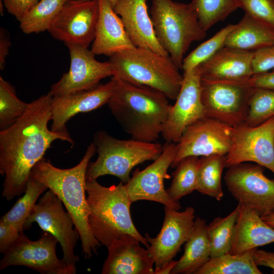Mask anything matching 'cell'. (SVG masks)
I'll list each match as a JSON object with an SVG mask.
<instances>
[{"instance_id": "6da1fadb", "label": "cell", "mask_w": 274, "mask_h": 274, "mask_svg": "<svg viewBox=\"0 0 274 274\" xmlns=\"http://www.w3.org/2000/svg\"><path fill=\"white\" fill-rule=\"evenodd\" d=\"M52 99L48 92L33 100L20 119L0 131V174L5 177L2 195L7 200L25 192L33 168L54 141L74 144L68 132L48 128Z\"/></svg>"}, {"instance_id": "7a4b0ae2", "label": "cell", "mask_w": 274, "mask_h": 274, "mask_svg": "<svg viewBox=\"0 0 274 274\" xmlns=\"http://www.w3.org/2000/svg\"><path fill=\"white\" fill-rule=\"evenodd\" d=\"M116 78L115 90L107 104L111 114L132 139L156 142L172 106L169 99L152 87Z\"/></svg>"}, {"instance_id": "3957f363", "label": "cell", "mask_w": 274, "mask_h": 274, "mask_svg": "<svg viewBox=\"0 0 274 274\" xmlns=\"http://www.w3.org/2000/svg\"><path fill=\"white\" fill-rule=\"evenodd\" d=\"M96 152L92 142L80 162L66 169L54 166L43 158L33 168L31 176L52 191L72 216L82 243V255L89 259L101 244L93 235L88 224L89 207L86 196V172L90 159Z\"/></svg>"}, {"instance_id": "277c9868", "label": "cell", "mask_w": 274, "mask_h": 274, "mask_svg": "<svg viewBox=\"0 0 274 274\" xmlns=\"http://www.w3.org/2000/svg\"><path fill=\"white\" fill-rule=\"evenodd\" d=\"M86 192L89 207L88 224L97 241L107 248L126 234L138 239L147 248L146 237L138 231L132 221L130 200L124 185L106 187L96 180H86Z\"/></svg>"}, {"instance_id": "5b68a950", "label": "cell", "mask_w": 274, "mask_h": 274, "mask_svg": "<svg viewBox=\"0 0 274 274\" xmlns=\"http://www.w3.org/2000/svg\"><path fill=\"white\" fill-rule=\"evenodd\" d=\"M109 61L113 77L155 88L169 99L179 93L184 75L169 55L135 47L111 55Z\"/></svg>"}, {"instance_id": "8992f818", "label": "cell", "mask_w": 274, "mask_h": 274, "mask_svg": "<svg viewBox=\"0 0 274 274\" xmlns=\"http://www.w3.org/2000/svg\"><path fill=\"white\" fill-rule=\"evenodd\" d=\"M151 18L156 37L182 70L184 55L192 42L207 36L190 3L152 0Z\"/></svg>"}, {"instance_id": "52a82bcc", "label": "cell", "mask_w": 274, "mask_h": 274, "mask_svg": "<svg viewBox=\"0 0 274 274\" xmlns=\"http://www.w3.org/2000/svg\"><path fill=\"white\" fill-rule=\"evenodd\" d=\"M93 143L98 156L94 162H89L86 180L112 175L125 184L130 179V173L135 166L146 161H154L163 149V145L158 143L132 139L119 140L104 130L94 133Z\"/></svg>"}, {"instance_id": "ba28073f", "label": "cell", "mask_w": 274, "mask_h": 274, "mask_svg": "<svg viewBox=\"0 0 274 274\" xmlns=\"http://www.w3.org/2000/svg\"><path fill=\"white\" fill-rule=\"evenodd\" d=\"M57 239L50 232H42L37 241H30L23 233L3 254L0 270L10 266H24L43 274H75L77 269L58 258Z\"/></svg>"}, {"instance_id": "9c48e42d", "label": "cell", "mask_w": 274, "mask_h": 274, "mask_svg": "<svg viewBox=\"0 0 274 274\" xmlns=\"http://www.w3.org/2000/svg\"><path fill=\"white\" fill-rule=\"evenodd\" d=\"M201 101L205 117L231 127L245 123L254 89L248 82H208L201 80Z\"/></svg>"}, {"instance_id": "30bf717a", "label": "cell", "mask_w": 274, "mask_h": 274, "mask_svg": "<svg viewBox=\"0 0 274 274\" xmlns=\"http://www.w3.org/2000/svg\"><path fill=\"white\" fill-rule=\"evenodd\" d=\"M264 168L242 163L228 167L224 177L228 191L238 203L261 216L274 211V180L265 176Z\"/></svg>"}, {"instance_id": "8fae6325", "label": "cell", "mask_w": 274, "mask_h": 274, "mask_svg": "<svg viewBox=\"0 0 274 274\" xmlns=\"http://www.w3.org/2000/svg\"><path fill=\"white\" fill-rule=\"evenodd\" d=\"M62 203L48 189L34 206L24 230L29 228L33 222L37 223L43 230L55 237L62 248V259L67 266L76 269L79 258L75 254V248L80 235L72 216L64 210Z\"/></svg>"}, {"instance_id": "7c38bea8", "label": "cell", "mask_w": 274, "mask_h": 274, "mask_svg": "<svg viewBox=\"0 0 274 274\" xmlns=\"http://www.w3.org/2000/svg\"><path fill=\"white\" fill-rule=\"evenodd\" d=\"M254 162L274 174V117L255 126L233 127L232 144L225 155V167Z\"/></svg>"}, {"instance_id": "4fadbf2b", "label": "cell", "mask_w": 274, "mask_h": 274, "mask_svg": "<svg viewBox=\"0 0 274 274\" xmlns=\"http://www.w3.org/2000/svg\"><path fill=\"white\" fill-rule=\"evenodd\" d=\"M233 127L204 117L189 126L177 143V153L170 167L175 168L183 158L213 154L226 155L231 144Z\"/></svg>"}, {"instance_id": "5bb4252c", "label": "cell", "mask_w": 274, "mask_h": 274, "mask_svg": "<svg viewBox=\"0 0 274 274\" xmlns=\"http://www.w3.org/2000/svg\"><path fill=\"white\" fill-rule=\"evenodd\" d=\"M177 153V144L165 143L160 155L143 170L139 168L133 172L128 182L124 184L131 203L147 200L162 203L164 206L180 210L179 201L172 199L164 186V180L170 176L167 171Z\"/></svg>"}, {"instance_id": "9a60e30c", "label": "cell", "mask_w": 274, "mask_h": 274, "mask_svg": "<svg viewBox=\"0 0 274 274\" xmlns=\"http://www.w3.org/2000/svg\"><path fill=\"white\" fill-rule=\"evenodd\" d=\"M99 11L98 0H68L48 31L65 44L88 48L94 39Z\"/></svg>"}, {"instance_id": "2e32d148", "label": "cell", "mask_w": 274, "mask_h": 274, "mask_svg": "<svg viewBox=\"0 0 274 274\" xmlns=\"http://www.w3.org/2000/svg\"><path fill=\"white\" fill-rule=\"evenodd\" d=\"M65 45L70 55V69L51 87L49 92L53 97L92 89L99 84L101 79L112 76L109 61L97 60L94 53L88 48L72 44Z\"/></svg>"}, {"instance_id": "e0dca14e", "label": "cell", "mask_w": 274, "mask_h": 274, "mask_svg": "<svg viewBox=\"0 0 274 274\" xmlns=\"http://www.w3.org/2000/svg\"><path fill=\"white\" fill-rule=\"evenodd\" d=\"M179 211L164 206V219L159 233L155 237L145 235L149 244L147 249L155 265L154 271L173 260L193 232L194 209L188 207Z\"/></svg>"}, {"instance_id": "ac0fdd59", "label": "cell", "mask_w": 274, "mask_h": 274, "mask_svg": "<svg viewBox=\"0 0 274 274\" xmlns=\"http://www.w3.org/2000/svg\"><path fill=\"white\" fill-rule=\"evenodd\" d=\"M183 75L181 88L175 103L170 108L161 133L163 139L168 143H178L188 126L205 117L198 68Z\"/></svg>"}, {"instance_id": "d6986e66", "label": "cell", "mask_w": 274, "mask_h": 274, "mask_svg": "<svg viewBox=\"0 0 274 274\" xmlns=\"http://www.w3.org/2000/svg\"><path fill=\"white\" fill-rule=\"evenodd\" d=\"M117 83V79L112 76L110 81L99 84L92 89L63 96L53 97L51 130L68 132L66 126L68 120L79 113H87L108 104L115 90Z\"/></svg>"}, {"instance_id": "ffe728a7", "label": "cell", "mask_w": 274, "mask_h": 274, "mask_svg": "<svg viewBox=\"0 0 274 274\" xmlns=\"http://www.w3.org/2000/svg\"><path fill=\"white\" fill-rule=\"evenodd\" d=\"M254 51L224 46L197 66L201 81L247 82L253 75Z\"/></svg>"}, {"instance_id": "44dd1931", "label": "cell", "mask_w": 274, "mask_h": 274, "mask_svg": "<svg viewBox=\"0 0 274 274\" xmlns=\"http://www.w3.org/2000/svg\"><path fill=\"white\" fill-rule=\"evenodd\" d=\"M134 236L126 234L107 248L102 274H154V260Z\"/></svg>"}, {"instance_id": "7402d4cb", "label": "cell", "mask_w": 274, "mask_h": 274, "mask_svg": "<svg viewBox=\"0 0 274 274\" xmlns=\"http://www.w3.org/2000/svg\"><path fill=\"white\" fill-rule=\"evenodd\" d=\"M147 0H117L113 8L120 16L125 29L136 47L149 48L163 55H169L158 42L151 17Z\"/></svg>"}, {"instance_id": "603a6c76", "label": "cell", "mask_w": 274, "mask_h": 274, "mask_svg": "<svg viewBox=\"0 0 274 274\" xmlns=\"http://www.w3.org/2000/svg\"><path fill=\"white\" fill-rule=\"evenodd\" d=\"M99 16L91 50L95 55L109 56L135 48L122 21L107 0H98Z\"/></svg>"}, {"instance_id": "cb8c5ba5", "label": "cell", "mask_w": 274, "mask_h": 274, "mask_svg": "<svg viewBox=\"0 0 274 274\" xmlns=\"http://www.w3.org/2000/svg\"><path fill=\"white\" fill-rule=\"evenodd\" d=\"M273 242L274 228L255 210L240 204L229 253L239 254Z\"/></svg>"}, {"instance_id": "d4e9b609", "label": "cell", "mask_w": 274, "mask_h": 274, "mask_svg": "<svg viewBox=\"0 0 274 274\" xmlns=\"http://www.w3.org/2000/svg\"><path fill=\"white\" fill-rule=\"evenodd\" d=\"M208 225L199 217L195 219L193 232L185 243L184 252L172 270V274H191L211 258V245Z\"/></svg>"}, {"instance_id": "484cf974", "label": "cell", "mask_w": 274, "mask_h": 274, "mask_svg": "<svg viewBox=\"0 0 274 274\" xmlns=\"http://www.w3.org/2000/svg\"><path fill=\"white\" fill-rule=\"evenodd\" d=\"M273 45L274 30L246 13L225 43V46L246 51H256Z\"/></svg>"}, {"instance_id": "4316f807", "label": "cell", "mask_w": 274, "mask_h": 274, "mask_svg": "<svg viewBox=\"0 0 274 274\" xmlns=\"http://www.w3.org/2000/svg\"><path fill=\"white\" fill-rule=\"evenodd\" d=\"M255 249L211 258L194 274H261L253 258Z\"/></svg>"}, {"instance_id": "83f0119b", "label": "cell", "mask_w": 274, "mask_h": 274, "mask_svg": "<svg viewBox=\"0 0 274 274\" xmlns=\"http://www.w3.org/2000/svg\"><path fill=\"white\" fill-rule=\"evenodd\" d=\"M225 155L213 154L201 156L197 165L196 191L220 201L223 197L221 177Z\"/></svg>"}, {"instance_id": "f1b7e54d", "label": "cell", "mask_w": 274, "mask_h": 274, "mask_svg": "<svg viewBox=\"0 0 274 274\" xmlns=\"http://www.w3.org/2000/svg\"><path fill=\"white\" fill-rule=\"evenodd\" d=\"M48 188L43 183L30 176L24 194L19 198L12 208L1 218L23 233L25 223L29 216L39 196Z\"/></svg>"}, {"instance_id": "f546056e", "label": "cell", "mask_w": 274, "mask_h": 274, "mask_svg": "<svg viewBox=\"0 0 274 274\" xmlns=\"http://www.w3.org/2000/svg\"><path fill=\"white\" fill-rule=\"evenodd\" d=\"M68 0H40L20 21L19 27L25 34L48 30Z\"/></svg>"}, {"instance_id": "4dcf8cb0", "label": "cell", "mask_w": 274, "mask_h": 274, "mask_svg": "<svg viewBox=\"0 0 274 274\" xmlns=\"http://www.w3.org/2000/svg\"><path fill=\"white\" fill-rule=\"evenodd\" d=\"M240 209L238 203L235 209L227 216L215 218L207 227L211 245V258L229 253L236 218Z\"/></svg>"}, {"instance_id": "1f68e13d", "label": "cell", "mask_w": 274, "mask_h": 274, "mask_svg": "<svg viewBox=\"0 0 274 274\" xmlns=\"http://www.w3.org/2000/svg\"><path fill=\"white\" fill-rule=\"evenodd\" d=\"M198 160L197 156H189L181 159L176 165L172 173L170 186L166 190L173 200L179 201L182 197L196 190Z\"/></svg>"}, {"instance_id": "d6a6232c", "label": "cell", "mask_w": 274, "mask_h": 274, "mask_svg": "<svg viewBox=\"0 0 274 274\" xmlns=\"http://www.w3.org/2000/svg\"><path fill=\"white\" fill-rule=\"evenodd\" d=\"M190 4L206 31L239 8V0H192Z\"/></svg>"}, {"instance_id": "836d02e7", "label": "cell", "mask_w": 274, "mask_h": 274, "mask_svg": "<svg viewBox=\"0 0 274 274\" xmlns=\"http://www.w3.org/2000/svg\"><path fill=\"white\" fill-rule=\"evenodd\" d=\"M29 106L16 95L14 88L0 77V129L12 125L25 113Z\"/></svg>"}, {"instance_id": "e575fe53", "label": "cell", "mask_w": 274, "mask_h": 274, "mask_svg": "<svg viewBox=\"0 0 274 274\" xmlns=\"http://www.w3.org/2000/svg\"><path fill=\"white\" fill-rule=\"evenodd\" d=\"M235 25L229 24L225 26L184 58L182 66L183 74L190 72L224 47L226 40Z\"/></svg>"}, {"instance_id": "d590c367", "label": "cell", "mask_w": 274, "mask_h": 274, "mask_svg": "<svg viewBox=\"0 0 274 274\" xmlns=\"http://www.w3.org/2000/svg\"><path fill=\"white\" fill-rule=\"evenodd\" d=\"M274 117V90L254 88L248 115L244 123L249 126L259 125Z\"/></svg>"}, {"instance_id": "8d00e7d4", "label": "cell", "mask_w": 274, "mask_h": 274, "mask_svg": "<svg viewBox=\"0 0 274 274\" xmlns=\"http://www.w3.org/2000/svg\"><path fill=\"white\" fill-rule=\"evenodd\" d=\"M239 8L274 30V0H239Z\"/></svg>"}, {"instance_id": "74e56055", "label": "cell", "mask_w": 274, "mask_h": 274, "mask_svg": "<svg viewBox=\"0 0 274 274\" xmlns=\"http://www.w3.org/2000/svg\"><path fill=\"white\" fill-rule=\"evenodd\" d=\"M274 68V45L254 51L252 59L253 75Z\"/></svg>"}, {"instance_id": "f35d334b", "label": "cell", "mask_w": 274, "mask_h": 274, "mask_svg": "<svg viewBox=\"0 0 274 274\" xmlns=\"http://www.w3.org/2000/svg\"><path fill=\"white\" fill-rule=\"evenodd\" d=\"M39 0H3L7 11L20 22Z\"/></svg>"}, {"instance_id": "ab89813d", "label": "cell", "mask_w": 274, "mask_h": 274, "mask_svg": "<svg viewBox=\"0 0 274 274\" xmlns=\"http://www.w3.org/2000/svg\"><path fill=\"white\" fill-rule=\"evenodd\" d=\"M21 233H22L13 225L0 221V252L3 253Z\"/></svg>"}, {"instance_id": "60d3db41", "label": "cell", "mask_w": 274, "mask_h": 274, "mask_svg": "<svg viewBox=\"0 0 274 274\" xmlns=\"http://www.w3.org/2000/svg\"><path fill=\"white\" fill-rule=\"evenodd\" d=\"M248 82L254 88L274 90V70L254 75Z\"/></svg>"}, {"instance_id": "b9f144b4", "label": "cell", "mask_w": 274, "mask_h": 274, "mask_svg": "<svg viewBox=\"0 0 274 274\" xmlns=\"http://www.w3.org/2000/svg\"><path fill=\"white\" fill-rule=\"evenodd\" d=\"M253 258L256 264L269 267L274 271V252L263 250H254Z\"/></svg>"}, {"instance_id": "7bdbcfd3", "label": "cell", "mask_w": 274, "mask_h": 274, "mask_svg": "<svg viewBox=\"0 0 274 274\" xmlns=\"http://www.w3.org/2000/svg\"><path fill=\"white\" fill-rule=\"evenodd\" d=\"M11 45L9 36L5 29H0V68L5 67L6 59L8 55L9 49Z\"/></svg>"}, {"instance_id": "ee69618b", "label": "cell", "mask_w": 274, "mask_h": 274, "mask_svg": "<svg viewBox=\"0 0 274 274\" xmlns=\"http://www.w3.org/2000/svg\"><path fill=\"white\" fill-rule=\"evenodd\" d=\"M177 261L172 260L169 263L162 267L160 269L154 271V274L170 273Z\"/></svg>"}, {"instance_id": "f6af8a7d", "label": "cell", "mask_w": 274, "mask_h": 274, "mask_svg": "<svg viewBox=\"0 0 274 274\" xmlns=\"http://www.w3.org/2000/svg\"><path fill=\"white\" fill-rule=\"evenodd\" d=\"M261 217L265 222L274 228V211Z\"/></svg>"}, {"instance_id": "bcb514c9", "label": "cell", "mask_w": 274, "mask_h": 274, "mask_svg": "<svg viewBox=\"0 0 274 274\" xmlns=\"http://www.w3.org/2000/svg\"><path fill=\"white\" fill-rule=\"evenodd\" d=\"M84 1H88V0H84ZM107 1L110 2L112 4V5H113V7L115 5V4L116 3V2L117 1V0H107Z\"/></svg>"}]
</instances>
